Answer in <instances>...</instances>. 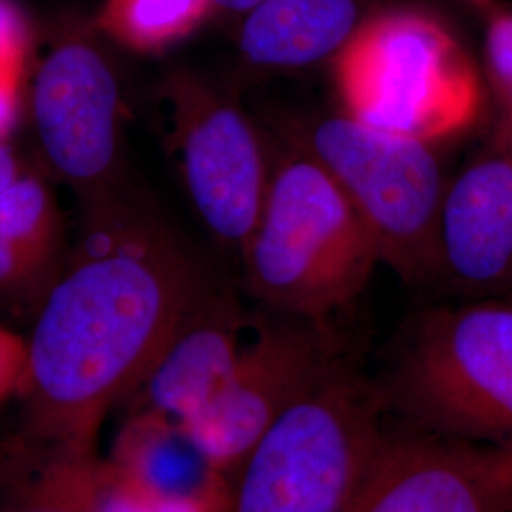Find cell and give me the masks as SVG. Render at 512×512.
Masks as SVG:
<instances>
[{
	"instance_id": "6da1fadb",
	"label": "cell",
	"mask_w": 512,
	"mask_h": 512,
	"mask_svg": "<svg viewBox=\"0 0 512 512\" xmlns=\"http://www.w3.org/2000/svg\"><path fill=\"white\" fill-rule=\"evenodd\" d=\"M59 268L33 313L18 433L97 442L209 275L164 228L110 220Z\"/></svg>"
},
{
	"instance_id": "7a4b0ae2",
	"label": "cell",
	"mask_w": 512,
	"mask_h": 512,
	"mask_svg": "<svg viewBox=\"0 0 512 512\" xmlns=\"http://www.w3.org/2000/svg\"><path fill=\"white\" fill-rule=\"evenodd\" d=\"M247 287L264 310L332 321L382 262L344 190L310 152L272 165L255 230L241 249Z\"/></svg>"
},
{
	"instance_id": "3957f363",
	"label": "cell",
	"mask_w": 512,
	"mask_h": 512,
	"mask_svg": "<svg viewBox=\"0 0 512 512\" xmlns=\"http://www.w3.org/2000/svg\"><path fill=\"white\" fill-rule=\"evenodd\" d=\"M374 384L389 421L512 448V298L423 311Z\"/></svg>"
},
{
	"instance_id": "277c9868",
	"label": "cell",
	"mask_w": 512,
	"mask_h": 512,
	"mask_svg": "<svg viewBox=\"0 0 512 512\" xmlns=\"http://www.w3.org/2000/svg\"><path fill=\"white\" fill-rule=\"evenodd\" d=\"M387 425L376 384L346 357L249 450L226 512H344Z\"/></svg>"
},
{
	"instance_id": "5b68a950",
	"label": "cell",
	"mask_w": 512,
	"mask_h": 512,
	"mask_svg": "<svg viewBox=\"0 0 512 512\" xmlns=\"http://www.w3.org/2000/svg\"><path fill=\"white\" fill-rule=\"evenodd\" d=\"M346 114L370 128L437 143L475 122L480 80L454 35L416 10L359 23L332 57Z\"/></svg>"
},
{
	"instance_id": "8992f818",
	"label": "cell",
	"mask_w": 512,
	"mask_h": 512,
	"mask_svg": "<svg viewBox=\"0 0 512 512\" xmlns=\"http://www.w3.org/2000/svg\"><path fill=\"white\" fill-rule=\"evenodd\" d=\"M306 152L348 196L406 283L439 281V219L446 184L429 143L370 128L344 114L308 129Z\"/></svg>"
},
{
	"instance_id": "52a82bcc",
	"label": "cell",
	"mask_w": 512,
	"mask_h": 512,
	"mask_svg": "<svg viewBox=\"0 0 512 512\" xmlns=\"http://www.w3.org/2000/svg\"><path fill=\"white\" fill-rule=\"evenodd\" d=\"M346 357L332 321L264 310L219 393L181 425L211 467L230 476L262 435Z\"/></svg>"
},
{
	"instance_id": "ba28073f",
	"label": "cell",
	"mask_w": 512,
	"mask_h": 512,
	"mask_svg": "<svg viewBox=\"0 0 512 512\" xmlns=\"http://www.w3.org/2000/svg\"><path fill=\"white\" fill-rule=\"evenodd\" d=\"M167 99L188 198L209 232L241 251L272 177L255 126L234 101L196 76L167 82Z\"/></svg>"
},
{
	"instance_id": "9c48e42d",
	"label": "cell",
	"mask_w": 512,
	"mask_h": 512,
	"mask_svg": "<svg viewBox=\"0 0 512 512\" xmlns=\"http://www.w3.org/2000/svg\"><path fill=\"white\" fill-rule=\"evenodd\" d=\"M344 512H512V448L389 423Z\"/></svg>"
},
{
	"instance_id": "30bf717a",
	"label": "cell",
	"mask_w": 512,
	"mask_h": 512,
	"mask_svg": "<svg viewBox=\"0 0 512 512\" xmlns=\"http://www.w3.org/2000/svg\"><path fill=\"white\" fill-rule=\"evenodd\" d=\"M120 86L82 42L57 46L33 82V118L46 160L78 186L101 183L120 148Z\"/></svg>"
},
{
	"instance_id": "8fae6325",
	"label": "cell",
	"mask_w": 512,
	"mask_h": 512,
	"mask_svg": "<svg viewBox=\"0 0 512 512\" xmlns=\"http://www.w3.org/2000/svg\"><path fill=\"white\" fill-rule=\"evenodd\" d=\"M439 281L473 300L512 296V141L505 131L446 184Z\"/></svg>"
},
{
	"instance_id": "7c38bea8",
	"label": "cell",
	"mask_w": 512,
	"mask_h": 512,
	"mask_svg": "<svg viewBox=\"0 0 512 512\" xmlns=\"http://www.w3.org/2000/svg\"><path fill=\"white\" fill-rule=\"evenodd\" d=\"M247 327L236 293L207 277L162 353L122 404L124 416L192 420L232 374Z\"/></svg>"
},
{
	"instance_id": "4fadbf2b",
	"label": "cell",
	"mask_w": 512,
	"mask_h": 512,
	"mask_svg": "<svg viewBox=\"0 0 512 512\" xmlns=\"http://www.w3.org/2000/svg\"><path fill=\"white\" fill-rule=\"evenodd\" d=\"M97 442L4 439L0 512H99Z\"/></svg>"
},
{
	"instance_id": "5bb4252c",
	"label": "cell",
	"mask_w": 512,
	"mask_h": 512,
	"mask_svg": "<svg viewBox=\"0 0 512 512\" xmlns=\"http://www.w3.org/2000/svg\"><path fill=\"white\" fill-rule=\"evenodd\" d=\"M105 459L150 503L207 494L230 482L211 467L181 423L148 414L124 416Z\"/></svg>"
},
{
	"instance_id": "9a60e30c",
	"label": "cell",
	"mask_w": 512,
	"mask_h": 512,
	"mask_svg": "<svg viewBox=\"0 0 512 512\" xmlns=\"http://www.w3.org/2000/svg\"><path fill=\"white\" fill-rule=\"evenodd\" d=\"M359 27L355 0H262L243 23L239 46L264 69H300L338 54Z\"/></svg>"
},
{
	"instance_id": "2e32d148",
	"label": "cell",
	"mask_w": 512,
	"mask_h": 512,
	"mask_svg": "<svg viewBox=\"0 0 512 512\" xmlns=\"http://www.w3.org/2000/svg\"><path fill=\"white\" fill-rule=\"evenodd\" d=\"M59 251V217L52 192L21 175L0 192V302L33 315L52 285Z\"/></svg>"
},
{
	"instance_id": "e0dca14e",
	"label": "cell",
	"mask_w": 512,
	"mask_h": 512,
	"mask_svg": "<svg viewBox=\"0 0 512 512\" xmlns=\"http://www.w3.org/2000/svg\"><path fill=\"white\" fill-rule=\"evenodd\" d=\"M211 0H107L103 31L137 52H158L202 25Z\"/></svg>"
},
{
	"instance_id": "ac0fdd59",
	"label": "cell",
	"mask_w": 512,
	"mask_h": 512,
	"mask_svg": "<svg viewBox=\"0 0 512 512\" xmlns=\"http://www.w3.org/2000/svg\"><path fill=\"white\" fill-rule=\"evenodd\" d=\"M486 59L492 86L505 114L503 129L512 133V12L497 10L490 16Z\"/></svg>"
},
{
	"instance_id": "d6986e66",
	"label": "cell",
	"mask_w": 512,
	"mask_h": 512,
	"mask_svg": "<svg viewBox=\"0 0 512 512\" xmlns=\"http://www.w3.org/2000/svg\"><path fill=\"white\" fill-rule=\"evenodd\" d=\"M29 372L27 338L0 325V408L21 397Z\"/></svg>"
},
{
	"instance_id": "ffe728a7",
	"label": "cell",
	"mask_w": 512,
	"mask_h": 512,
	"mask_svg": "<svg viewBox=\"0 0 512 512\" xmlns=\"http://www.w3.org/2000/svg\"><path fill=\"white\" fill-rule=\"evenodd\" d=\"M99 512H154L152 505L118 475L103 456Z\"/></svg>"
},
{
	"instance_id": "44dd1931",
	"label": "cell",
	"mask_w": 512,
	"mask_h": 512,
	"mask_svg": "<svg viewBox=\"0 0 512 512\" xmlns=\"http://www.w3.org/2000/svg\"><path fill=\"white\" fill-rule=\"evenodd\" d=\"M27 29L14 6L0 0V65L25 67Z\"/></svg>"
},
{
	"instance_id": "7402d4cb",
	"label": "cell",
	"mask_w": 512,
	"mask_h": 512,
	"mask_svg": "<svg viewBox=\"0 0 512 512\" xmlns=\"http://www.w3.org/2000/svg\"><path fill=\"white\" fill-rule=\"evenodd\" d=\"M23 69L0 65V139H6L16 122Z\"/></svg>"
},
{
	"instance_id": "603a6c76",
	"label": "cell",
	"mask_w": 512,
	"mask_h": 512,
	"mask_svg": "<svg viewBox=\"0 0 512 512\" xmlns=\"http://www.w3.org/2000/svg\"><path fill=\"white\" fill-rule=\"evenodd\" d=\"M21 169H19L18 158L14 154V150L8 147L6 139H0V192L4 188H8L10 184L16 183L21 177Z\"/></svg>"
},
{
	"instance_id": "cb8c5ba5",
	"label": "cell",
	"mask_w": 512,
	"mask_h": 512,
	"mask_svg": "<svg viewBox=\"0 0 512 512\" xmlns=\"http://www.w3.org/2000/svg\"><path fill=\"white\" fill-rule=\"evenodd\" d=\"M211 2H213V6L226 8L232 12H251L262 0H211Z\"/></svg>"
},
{
	"instance_id": "d4e9b609",
	"label": "cell",
	"mask_w": 512,
	"mask_h": 512,
	"mask_svg": "<svg viewBox=\"0 0 512 512\" xmlns=\"http://www.w3.org/2000/svg\"><path fill=\"white\" fill-rule=\"evenodd\" d=\"M2 454H4V439H0V467H2Z\"/></svg>"
},
{
	"instance_id": "484cf974",
	"label": "cell",
	"mask_w": 512,
	"mask_h": 512,
	"mask_svg": "<svg viewBox=\"0 0 512 512\" xmlns=\"http://www.w3.org/2000/svg\"><path fill=\"white\" fill-rule=\"evenodd\" d=\"M503 131H505V129H503ZM505 133H507V135H509V139H511V141H512V133H509V131H505Z\"/></svg>"
},
{
	"instance_id": "4316f807",
	"label": "cell",
	"mask_w": 512,
	"mask_h": 512,
	"mask_svg": "<svg viewBox=\"0 0 512 512\" xmlns=\"http://www.w3.org/2000/svg\"><path fill=\"white\" fill-rule=\"evenodd\" d=\"M511 298H512V296H511Z\"/></svg>"
}]
</instances>
